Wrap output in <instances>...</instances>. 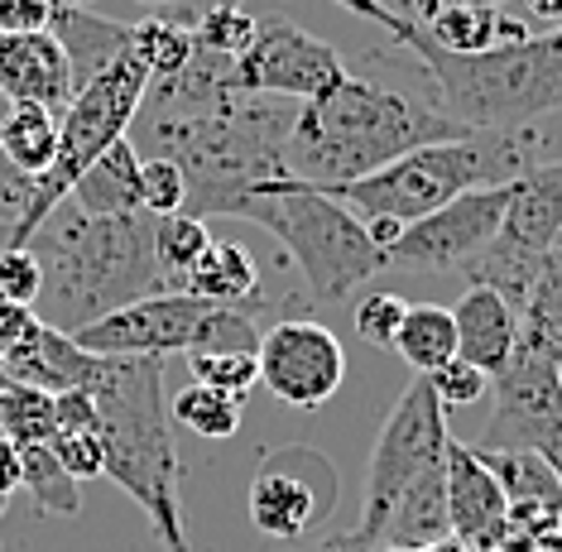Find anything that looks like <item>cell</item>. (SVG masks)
<instances>
[{"label": "cell", "mask_w": 562, "mask_h": 552, "mask_svg": "<svg viewBox=\"0 0 562 552\" xmlns=\"http://www.w3.org/2000/svg\"><path fill=\"white\" fill-rule=\"evenodd\" d=\"M462 135H471L467 125L447 121L428 101L347 72L331 92L299 101L284 135V169L299 183L331 192L385 169L418 145Z\"/></svg>", "instance_id": "6da1fadb"}, {"label": "cell", "mask_w": 562, "mask_h": 552, "mask_svg": "<svg viewBox=\"0 0 562 552\" xmlns=\"http://www.w3.org/2000/svg\"><path fill=\"white\" fill-rule=\"evenodd\" d=\"M30 250L44 264V293L34 313L63 337L135 298L164 293L149 212L82 216L78 207H54V216L30 236Z\"/></svg>", "instance_id": "7a4b0ae2"}, {"label": "cell", "mask_w": 562, "mask_h": 552, "mask_svg": "<svg viewBox=\"0 0 562 552\" xmlns=\"http://www.w3.org/2000/svg\"><path fill=\"white\" fill-rule=\"evenodd\" d=\"M97 404V442L106 452V476L145 509L149 529L169 552H188L183 499H178L173 418L164 394L159 356H101V375L87 384Z\"/></svg>", "instance_id": "3957f363"}, {"label": "cell", "mask_w": 562, "mask_h": 552, "mask_svg": "<svg viewBox=\"0 0 562 552\" xmlns=\"http://www.w3.org/2000/svg\"><path fill=\"white\" fill-rule=\"evenodd\" d=\"M404 48L428 72L438 111L467 131H529L548 111H562V24L485 54H442L424 30L408 34Z\"/></svg>", "instance_id": "277c9868"}, {"label": "cell", "mask_w": 562, "mask_h": 552, "mask_svg": "<svg viewBox=\"0 0 562 552\" xmlns=\"http://www.w3.org/2000/svg\"><path fill=\"white\" fill-rule=\"evenodd\" d=\"M539 164H548V149L533 131H471L462 139H432L408 149L385 169L331 188V198L347 202L356 216H390L400 226H414L418 216L447 207L462 192L519 183Z\"/></svg>", "instance_id": "5b68a950"}, {"label": "cell", "mask_w": 562, "mask_h": 552, "mask_svg": "<svg viewBox=\"0 0 562 552\" xmlns=\"http://www.w3.org/2000/svg\"><path fill=\"white\" fill-rule=\"evenodd\" d=\"M236 222H255L260 230H270L284 255H293L313 303H341L351 289L370 284L390 269L385 250L370 240L361 216L331 192L308 188L299 178H279V183L250 192L240 202Z\"/></svg>", "instance_id": "8992f818"}, {"label": "cell", "mask_w": 562, "mask_h": 552, "mask_svg": "<svg viewBox=\"0 0 562 552\" xmlns=\"http://www.w3.org/2000/svg\"><path fill=\"white\" fill-rule=\"evenodd\" d=\"M149 68L145 58L135 54V48H125L101 68L97 77H87V82L72 92V101L63 106L58 115V159L54 169L44 178H34V192H30V207L10 230V240L15 246H30V236L40 230L54 207H63V198L72 192L78 183V173L87 169L92 159H101L116 139L131 135L139 106H145V92H149Z\"/></svg>", "instance_id": "52a82bcc"}, {"label": "cell", "mask_w": 562, "mask_h": 552, "mask_svg": "<svg viewBox=\"0 0 562 552\" xmlns=\"http://www.w3.org/2000/svg\"><path fill=\"white\" fill-rule=\"evenodd\" d=\"M558 230H562V159H548L515 183L501 230L467 264V279L481 289H495L519 313L533 279L543 274L548 255L558 250Z\"/></svg>", "instance_id": "ba28073f"}, {"label": "cell", "mask_w": 562, "mask_h": 552, "mask_svg": "<svg viewBox=\"0 0 562 552\" xmlns=\"http://www.w3.org/2000/svg\"><path fill=\"white\" fill-rule=\"evenodd\" d=\"M447 442H452V432H447V414H442V404L432 399L428 380L418 375L400 394V404L390 408L385 428H380L375 447H370V461H366L361 523H356L351 533L361 538L370 552H375L380 529H385L390 509L400 505V495L414 481H424L432 466H442Z\"/></svg>", "instance_id": "9c48e42d"}, {"label": "cell", "mask_w": 562, "mask_h": 552, "mask_svg": "<svg viewBox=\"0 0 562 552\" xmlns=\"http://www.w3.org/2000/svg\"><path fill=\"white\" fill-rule=\"evenodd\" d=\"M341 481L317 447H274L250 476V523L274 543H299L337 515Z\"/></svg>", "instance_id": "30bf717a"}, {"label": "cell", "mask_w": 562, "mask_h": 552, "mask_svg": "<svg viewBox=\"0 0 562 552\" xmlns=\"http://www.w3.org/2000/svg\"><path fill=\"white\" fill-rule=\"evenodd\" d=\"M491 423L481 428L476 452H548L562 438V384L558 361L515 346L505 370L491 375Z\"/></svg>", "instance_id": "8fae6325"}, {"label": "cell", "mask_w": 562, "mask_h": 552, "mask_svg": "<svg viewBox=\"0 0 562 552\" xmlns=\"http://www.w3.org/2000/svg\"><path fill=\"white\" fill-rule=\"evenodd\" d=\"M351 68L327 38L308 34L303 24L284 15H265L255 30V44L232 63V77L240 92L279 97V101H313L331 92Z\"/></svg>", "instance_id": "7c38bea8"}, {"label": "cell", "mask_w": 562, "mask_h": 552, "mask_svg": "<svg viewBox=\"0 0 562 552\" xmlns=\"http://www.w3.org/2000/svg\"><path fill=\"white\" fill-rule=\"evenodd\" d=\"M509 192L505 188H476L452 198L447 207L418 216L414 226L400 230V240L385 250L390 269H418V274H447V269H467L476 255L491 246V236L501 230V216L509 207Z\"/></svg>", "instance_id": "4fadbf2b"}, {"label": "cell", "mask_w": 562, "mask_h": 552, "mask_svg": "<svg viewBox=\"0 0 562 552\" xmlns=\"http://www.w3.org/2000/svg\"><path fill=\"white\" fill-rule=\"evenodd\" d=\"M260 384L284 408H323L347 380V346L313 317H284L255 346Z\"/></svg>", "instance_id": "5bb4252c"}, {"label": "cell", "mask_w": 562, "mask_h": 552, "mask_svg": "<svg viewBox=\"0 0 562 552\" xmlns=\"http://www.w3.org/2000/svg\"><path fill=\"white\" fill-rule=\"evenodd\" d=\"M212 303L193 293H149L116 307V313L97 317L92 327L72 331V341L92 356H173V351H198L202 323H207Z\"/></svg>", "instance_id": "9a60e30c"}, {"label": "cell", "mask_w": 562, "mask_h": 552, "mask_svg": "<svg viewBox=\"0 0 562 552\" xmlns=\"http://www.w3.org/2000/svg\"><path fill=\"white\" fill-rule=\"evenodd\" d=\"M442 471H447V523H452V543L495 552V543L509 533V505H505L501 481L457 438L447 442Z\"/></svg>", "instance_id": "2e32d148"}, {"label": "cell", "mask_w": 562, "mask_h": 552, "mask_svg": "<svg viewBox=\"0 0 562 552\" xmlns=\"http://www.w3.org/2000/svg\"><path fill=\"white\" fill-rule=\"evenodd\" d=\"M72 92H78L72 87V68L54 30L0 34V97L10 106H44L63 115Z\"/></svg>", "instance_id": "e0dca14e"}, {"label": "cell", "mask_w": 562, "mask_h": 552, "mask_svg": "<svg viewBox=\"0 0 562 552\" xmlns=\"http://www.w3.org/2000/svg\"><path fill=\"white\" fill-rule=\"evenodd\" d=\"M97 375H101V356L82 351L72 337H63L58 327H48L40 313L30 317V327L15 337V346L0 356V380L30 384V390H44V394L87 390Z\"/></svg>", "instance_id": "ac0fdd59"}, {"label": "cell", "mask_w": 562, "mask_h": 552, "mask_svg": "<svg viewBox=\"0 0 562 552\" xmlns=\"http://www.w3.org/2000/svg\"><path fill=\"white\" fill-rule=\"evenodd\" d=\"M452 323H457V356L467 365L485 370V375L505 370V361L519 346V313L495 289L467 284V293L452 307Z\"/></svg>", "instance_id": "d6986e66"}, {"label": "cell", "mask_w": 562, "mask_h": 552, "mask_svg": "<svg viewBox=\"0 0 562 552\" xmlns=\"http://www.w3.org/2000/svg\"><path fill=\"white\" fill-rule=\"evenodd\" d=\"M452 543V523H447V471L432 466L424 481H414L390 509L385 529H380L375 552L400 548V552H432Z\"/></svg>", "instance_id": "ffe728a7"}, {"label": "cell", "mask_w": 562, "mask_h": 552, "mask_svg": "<svg viewBox=\"0 0 562 552\" xmlns=\"http://www.w3.org/2000/svg\"><path fill=\"white\" fill-rule=\"evenodd\" d=\"M424 38L442 54H485V48L519 44L533 30L524 20H515L509 10L481 5V0H442V10L428 24H418Z\"/></svg>", "instance_id": "44dd1931"}, {"label": "cell", "mask_w": 562, "mask_h": 552, "mask_svg": "<svg viewBox=\"0 0 562 552\" xmlns=\"http://www.w3.org/2000/svg\"><path fill=\"white\" fill-rule=\"evenodd\" d=\"M183 293H193V298L212 303V307H236V313H246V307H260V269H255L250 250L236 246V240H216L198 255V264L188 269L183 279Z\"/></svg>", "instance_id": "7402d4cb"}, {"label": "cell", "mask_w": 562, "mask_h": 552, "mask_svg": "<svg viewBox=\"0 0 562 552\" xmlns=\"http://www.w3.org/2000/svg\"><path fill=\"white\" fill-rule=\"evenodd\" d=\"M68 202L78 207L82 216H125V212H139V154H135V139L125 135L116 139L101 159H92L87 169L78 173Z\"/></svg>", "instance_id": "603a6c76"}, {"label": "cell", "mask_w": 562, "mask_h": 552, "mask_svg": "<svg viewBox=\"0 0 562 552\" xmlns=\"http://www.w3.org/2000/svg\"><path fill=\"white\" fill-rule=\"evenodd\" d=\"M54 38L68 54V68H72V87H82L87 77H97L116 54L131 48V24H116V20H101L92 10H78V5H58L54 10Z\"/></svg>", "instance_id": "cb8c5ba5"}, {"label": "cell", "mask_w": 562, "mask_h": 552, "mask_svg": "<svg viewBox=\"0 0 562 552\" xmlns=\"http://www.w3.org/2000/svg\"><path fill=\"white\" fill-rule=\"evenodd\" d=\"M390 351H400V361L408 370H418V375H428V370L447 365L457 356L452 307H442V303H414V307H404V323H400V331H394Z\"/></svg>", "instance_id": "d4e9b609"}, {"label": "cell", "mask_w": 562, "mask_h": 552, "mask_svg": "<svg viewBox=\"0 0 562 552\" xmlns=\"http://www.w3.org/2000/svg\"><path fill=\"white\" fill-rule=\"evenodd\" d=\"M519 346L562 361V250L548 255L543 274L533 279L529 298L519 307Z\"/></svg>", "instance_id": "484cf974"}, {"label": "cell", "mask_w": 562, "mask_h": 552, "mask_svg": "<svg viewBox=\"0 0 562 552\" xmlns=\"http://www.w3.org/2000/svg\"><path fill=\"white\" fill-rule=\"evenodd\" d=\"M0 145L24 178H44L58 159V115L44 106H10L0 125Z\"/></svg>", "instance_id": "4316f807"}, {"label": "cell", "mask_w": 562, "mask_h": 552, "mask_svg": "<svg viewBox=\"0 0 562 552\" xmlns=\"http://www.w3.org/2000/svg\"><path fill=\"white\" fill-rule=\"evenodd\" d=\"M207 246H212V230L202 216H188V212L155 216V264H159L164 293H183L188 269L198 264V255Z\"/></svg>", "instance_id": "83f0119b"}, {"label": "cell", "mask_w": 562, "mask_h": 552, "mask_svg": "<svg viewBox=\"0 0 562 552\" xmlns=\"http://www.w3.org/2000/svg\"><path fill=\"white\" fill-rule=\"evenodd\" d=\"M240 408H246V399L216 394V390H207V384L193 380L188 390H178L169 399V418L202 442H226V438L240 432Z\"/></svg>", "instance_id": "f1b7e54d"}, {"label": "cell", "mask_w": 562, "mask_h": 552, "mask_svg": "<svg viewBox=\"0 0 562 552\" xmlns=\"http://www.w3.org/2000/svg\"><path fill=\"white\" fill-rule=\"evenodd\" d=\"M20 491H30L34 509L54 519H72L82 509V485L58 466L48 447H20Z\"/></svg>", "instance_id": "f546056e"}, {"label": "cell", "mask_w": 562, "mask_h": 552, "mask_svg": "<svg viewBox=\"0 0 562 552\" xmlns=\"http://www.w3.org/2000/svg\"><path fill=\"white\" fill-rule=\"evenodd\" d=\"M54 432V394L30 390V384L0 390V438H10L15 447H48Z\"/></svg>", "instance_id": "4dcf8cb0"}, {"label": "cell", "mask_w": 562, "mask_h": 552, "mask_svg": "<svg viewBox=\"0 0 562 552\" xmlns=\"http://www.w3.org/2000/svg\"><path fill=\"white\" fill-rule=\"evenodd\" d=\"M131 48L145 58V68L155 82L164 77L183 72L193 63L198 44H193V30L188 24H173V20H145V24H131Z\"/></svg>", "instance_id": "1f68e13d"}, {"label": "cell", "mask_w": 562, "mask_h": 552, "mask_svg": "<svg viewBox=\"0 0 562 552\" xmlns=\"http://www.w3.org/2000/svg\"><path fill=\"white\" fill-rule=\"evenodd\" d=\"M188 30H193V44L202 48V54H216V58H232L236 63L255 44L260 20L246 15L240 5H212L207 15H198Z\"/></svg>", "instance_id": "d6a6232c"}, {"label": "cell", "mask_w": 562, "mask_h": 552, "mask_svg": "<svg viewBox=\"0 0 562 552\" xmlns=\"http://www.w3.org/2000/svg\"><path fill=\"white\" fill-rule=\"evenodd\" d=\"M188 370H193L198 384H207L216 394H232V399H246L255 384H260L255 351H193L188 356Z\"/></svg>", "instance_id": "836d02e7"}, {"label": "cell", "mask_w": 562, "mask_h": 552, "mask_svg": "<svg viewBox=\"0 0 562 552\" xmlns=\"http://www.w3.org/2000/svg\"><path fill=\"white\" fill-rule=\"evenodd\" d=\"M183 202H188V178L173 159H164V154L139 159V212L173 216V212H183Z\"/></svg>", "instance_id": "e575fe53"}, {"label": "cell", "mask_w": 562, "mask_h": 552, "mask_svg": "<svg viewBox=\"0 0 562 552\" xmlns=\"http://www.w3.org/2000/svg\"><path fill=\"white\" fill-rule=\"evenodd\" d=\"M428 390H432V399L442 404V414L447 408H471V404H481L485 399V390H491V375L476 365H467L462 356H452L447 365L438 370H428Z\"/></svg>", "instance_id": "d590c367"}, {"label": "cell", "mask_w": 562, "mask_h": 552, "mask_svg": "<svg viewBox=\"0 0 562 552\" xmlns=\"http://www.w3.org/2000/svg\"><path fill=\"white\" fill-rule=\"evenodd\" d=\"M40 293H44L40 255H34L30 246H5V250H0V298L15 303V307H30V313H34Z\"/></svg>", "instance_id": "8d00e7d4"}, {"label": "cell", "mask_w": 562, "mask_h": 552, "mask_svg": "<svg viewBox=\"0 0 562 552\" xmlns=\"http://www.w3.org/2000/svg\"><path fill=\"white\" fill-rule=\"evenodd\" d=\"M48 452L58 457V466L68 471L78 485L106 476V452H101L97 432H54V442H48Z\"/></svg>", "instance_id": "74e56055"}, {"label": "cell", "mask_w": 562, "mask_h": 552, "mask_svg": "<svg viewBox=\"0 0 562 552\" xmlns=\"http://www.w3.org/2000/svg\"><path fill=\"white\" fill-rule=\"evenodd\" d=\"M404 298L400 293H361V303H356V331H361V341L370 346H394V331L404 323Z\"/></svg>", "instance_id": "f35d334b"}, {"label": "cell", "mask_w": 562, "mask_h": 552, "mask_svg": "<svg viewBox=\"0 0 562 552\" xmlns=\"http://www.w3.org/2000/svg\"><path fill=\"white\" fill-rule=\"evenodd\" d=\"M5 111H10V101L0 97V125H5ZM30 192H34V178H24L15 164H10L5 145H0V226L15 230L24 207H30Z\"/></svg>", "instance_id": "ab89813d"}, {"label": "cell", "mask_w": 562, "mask_h": 552, "mask_svg": "<svg viewBox=\"0 0 562 552\" xmlns=\"http://www.w3.org/2000/svg\"><path fill=\"white\" fill-rule=\"evenodd\" d=\"M58 5H63V0H0V34L48 30Z\"/></svg>", "instance_id": "60d3db41"}, {"label": "cell", "mask_w": 562, "mask_h": 552, "mask_svg": "<svg viewBox=\"0 0 562 552\" xmlns=\"http://www.w3.org/2000/svg\"><path fill=\"white\" fill-rule=\"evenodd\" d=\"M337 5H341V10H351V15H361V20H370V24H385V30H390L394 38H400V44H404V38L418 30V24L400 20L390 5H380V0H337Z\"/></svg>", "instance_id": "b9f144b4"}, {"label": "cell", "mask_w": 562, "mask_h": 552, "mask_svg": "<svg viewBox=\"0 0 562 552\" xmlns=\"http://www.w3.org/2000/svg\"><path fill=\"white\" fill-rule=\"evenodd\" d=\"M30 317H34L30 307H15V303L0 298V356H5L10 346H15V337H20L24 327H30Z\"/></svg>", "instance_id": "7bdbcfd3"}, {"label": "cell", "mask_w": 562, "mask_h": 552, "mask_svg": "<svg viewBox=\"0 0 562 552\" xmlns=\"http://www.w3.org/2000/svg\"><path fill=\"white\" fill-rule=\"evenodd\" d=\"M15 491H20V447L0 438V499H10Z\"/></svg>", "instance_id": "ee69618b"}, {"label": "cell", "mask_w": 562, "mask_h": 552, "mask_svg": "<svg viewBox=\"0 0 562 552\" xmlns=\"http://www.w3.org/2000/svg\"><path fill=\"white\" fill-rule=\"evenodd\" d=\"M313 552H370V548H366L356 533H331V538H323V543H317Z\"/></svg>", "instance_id": "f6af8a7d"}, {"label": "cell", "mask_w": 562, "mask_h": 552, "mask_svg": "<svg viewBox=\"0 0 562 552\" xmlns=\"http://www.w3.org/2000/svg\"><path fill=\"white\" fill-rule=\"evenodd\" d=\"M543 461H548V466H553V476H558V485H562V438H558L553 447H548Z\"/></svg>", "instance_id": "bcb514c9"}, {"label": "cell", "mask_w": 562, "mask_h": 552, "mask_svg": "<svg viewBox=\"0 0 562 552\" xmlns=\"http://www.w3.org/2000/svg\"><path fill=\"white\" fill-rule=\"evenodd\" d=\"M380 5H390L400 20H408V10H414V0H380ZM408 24H414V20H408Z\"/></svg>", "instance_id": "7dc6e473"}, {"label": "cell", "mask_w": 562, "mask_h": 552, "mask_svg": "<svg viewBox=\"0 0 562 552\" xmlns=\"http://www.w3.org/2000/svg\"><path fill=\"white\" fill-rule=\"evenodd\" d=\"M442 552H485V548H462V543H442Z\"/></svg>", "instance_id": "c3c4849f"}, {"label": "cell", "mask_w": 562, "mask_h": 552, "mask_svg": "<svg viewBox=\"0 0 562 552\" xmlns=\"http://www.w3.org/2000/svg\"><path fill=\"white\" fill-rule=\"evenodd\" d=\"M5 246H15V240H10V226H0V250Z\"/></svg>", "instance_id": "681fc988"}, {"label": "cell", "mask_w": 562, "mask_h": 552, "mask_svg": "<svg viewBox=\"0 0 562 552\" xmlns=\"http://www.w3.org/2000/svg\"><path fill=\"white\" fill-rule=\"evenodd\" d=\"M481 5H495V10H505V5H509V0H481Z\"/></svg>", "instance_id": "f907efd6"}, {"label": "cell", "mask_w": 562, "mask_h": 552, "mask_svg": "<svg viewBox=\"0 0 562 552\" xmlns=\"http://www.w3.org/2000/svg\"><path fill=\"white\" fill-rule=\"evenodd\" d=\"M212 5H240V0H212Z\"/></svg>", "instance_id": "816d5d0a"}, {"label": "cell", "mask_w": 562, "mask_h": 552, "mask_svg": "<svg viewBox=\"0 0 562 552\" xmlns=\"http://www.w3.org/2000/svg\"><path fill=\"white\" fill-rule=\"evenodd\" d=\"M149 5H169V0H149Z\"/></svg>", "instance_id": "f5cc1de1"}, {"label": "cell", "mask_w": 562, "mask_h": 552, "mask_svg": "<svg viewBox=\"0 0 562 552\" xmlns=\"http://www.w3.org/2000/svg\"><path fill=\"white\" fill-rule=\"evenodd\" d=\"M385 552H400V548H385ZM432 552H442V548H432Z\"/></svg>", "instance_id": "db71d44e"}, {"label": "cell", "mask_w": 562, "mask_h": 552, "mask_svg": "<svg viewBox=\"0 0 562 552\" xmlns=\"http://www.w3.org/2000/svg\"><path fill=\"white\" fill-rule=\"evenodd\" d=\"M558 384H562V361H558Z\"/></svg>", "instance_id": "11a10c76"}, {"label": "cell", "mask_w": 562, "mask_h": 552, "mask_svg": "<svg viewBox=\"0 0 562 552\" xmlns=\"http://www.w3.org/2000/svg\"><path fill=\"white\" fill-rule=\"evenodd\" d=\"M558 250H562V230H558Z\"/></svg>", "instance_id": "9f6ffc18"}, {"label": "cell", "mask_w": 562, "mask_h": 552, "mask_svg": "<svg viewBox=\"0 0 562 552\" xmlns=\"http://www.w3.org/2000/svg\"><path fill=\"white\" fill-rule=\"evenodd\" d=\"M0 509H5V499H0Z\"/></svg>", "instance_id": "6f0895ef"}, {"label": "cell", "mask_w": 562, "mask_h": 552, "mask_svg": "<svg viewBox=\"0 0 562 552\" xmlns=\"http://www.w3.org/2000/svg\"><path fill=\"white\" fill-rule=\"evenodd\" d=\"M0 390H5V380H0Z\"/></svg>", "instance_id": "680465c9"}]
</instances>
